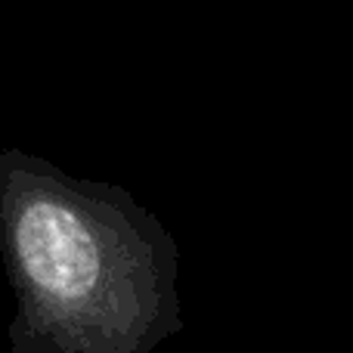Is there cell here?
Listing matches in <instances>:
<instances>
[{"mask_svg":"<svg viewBox=\"0 0 353 353\" xmlns=\"http://www.w3.org/2000/svg\"><path fill=\"white\" fill-rule=\"evenodd\" d=\"M10 353H152L176 329L174 242L128 189L0 152Z\"/></svg>","mask_w":353,"mask_h":353,"instance_id":"1","label":"cell"}]
</instances>
